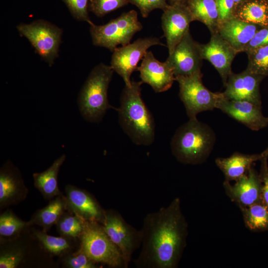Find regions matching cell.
I'll return each mask as SVG.
<instances>
[{
	"mask_svg": "<svg viewBox=\"0 0 268 268\" xmlns=\"http://www.w3.org/2000/svg\"><path fill=\"white\" fill-rule=\"evenodd\" d=\"M215 141L213 131L196 118L189 119L176 131L171 142L173 155L179 162L197 164L210 154Z\"/></svg>",
	"mask_w": 268,
	"mask_h": 268,
	"instance_id": "3957f363",
	"label": "cell"
},
{
	"mask_svg": "<svg viewBox=\"0 0 268 268\" xmlns=\"http://www.w3.org/2000/svg\"><path fill=\"white\" fill-rule=\"evenodd\" d=\"M34 235L43 248L54 255H65L69 253L73 248L72 239L63 236L49 235L43 230L35 231Z\"/></svg>",
	"mask_w": 268,
	"mask_h": 268,
	"instance_id": "484cf974",
	"label": "cell"
},
{
	"mask_svg": "<svg viewBox=\"0 0 268 268\" xmlns=\"http://www.w3.org/2000/svg\"><path fill=\"white\" fill-rule=\"evenodd\" d=\"M193 20L186 4H169L163 11L161 17L162 28L166 40L169 55L189 31L190 24Z\"/></svg>",
	"mask_w": 268,
	"mask_h": 268,
	"instance_id": "8fae6325",
	"label": "cell"
},
{
	"mask_svg": "<svg viewBox=\"0 0 268 268\" xmlns=\"http://www.w3.org/2000/svg\"><path fill=\"white\" fill-rule=\"evenodd\" d=\"M63 264L69 268H99L98 264L93 262L80 247L77 251L65 255Z\"/></svg>",
	"mask_w": 268,
	"mask_h": 268,
	"instance_id": "1f68e13d",
	"label": "cell"
},
{
	"mask_svg": "<svg viewBox=\"0 0 268 268\" xmlns=\"http://www.w3.org/2000/svg\"><path fill=\"white\" fill-rule=\"evenodd\" d=\"M19 169L10 161L5 162L0 170V207L3 208L18 203L27 195Z\"/></svg>",
	"mask_w": 268,
	"mask_h": 268,
	"instance_id": "d6986e66",
	"label": "cell"
},
{
	"mask_svg": "<svg viewBox=\"0 0 268 268\" xmlns=\"http://www.w3.org/2000/svg\"><path fill=\"white\" fill-rule=\"evenodd\" d=\"M72 17L80 21L93 22L89 16L90 0H62Z\"/></svg>",
	"mask_w": 268,
	"mask_h": 268,
	"instance_id": "d6a6232c",
	"label": "cell"
},
{
	"mask_svg": "<svg viewBox=\"0 0 268 268\" xmlns=\"http://www.w3.org/2000/svg\"><path fill=\"white\" fill-rule=\"evenodd\" d=\"M186 5L193 18L204 23L211 32L218 27V12L215 0H187Z\"/></svg>",
	"mask_w": 268,
	"mask_h": 268,
	"instance_id": "cb8c5ba5",
	"label": "cell"
},
{
	"mask_svg": "<svg viewBox=\"0 0 268 268\" xmlns=\"http://www.w3.org/2000/svg\"><path fill=\"white\" fill-rule=\"evenodd\" d=\"M164 46L157 37L139 38L132 43L118 47L111 57V67L123 79L125 85L132 84L131 76L137 69V64L142 60L148 49L153 46Z\"/></svg>",
	"mask_w": 268,
	"mask_h": 268,
	"instance_id": "30bf717a",
	"label": "cell"
},
{
	"mask_svg": "<svg viewBox=\"0 0 268 268\" xmlns=\"http://www.w3.org/2000/svg\"><path fill=\"white\" fill-rule=\"evenodd\" d=\"M65 193L67 210L85 220L103 223L106 210L90 193L69 184L65 187Z\"/></svg>",
	"mask_w": 268,
	"mask_h": 268,
	"instance_id": "e0dca14e",
	"label": "cell"
},
{
	"mask_svg": "<svg viewBox=\"0 0 268 268\" xmlns=\"http://www.w3.org/2000/svg\"><path fill=\"white\" fill-rule=\"evenodd\" d=\"M89 25L93 44L112 52L119 45L124 46L130 43L134 34L142 29L134 10L124 12L105 24L97 25L92 23Z\"/></svg>",
	"mask_w": 268,
	"mask_h": 268,
	"instance_id": "5b68a950",
	"label": "cell"
},
{
	"mask_svg": "<svg viewBox=\"0 0 268 268\" xmlns=\"http://www.w3.org/2000/svg\"><path fill=\"white\" fill-rule=\"evenodd\" d=\"M170 4L176 3H184L186 4L187 0H169Z\"/></svg>",
	"mask_w": 268,
	"mask_h": 268,
	"instance_id": "f35d334b",
	"label": "cell"
},
{
	"mask_svg": "<svg viewBox=\"0 0 268 268\" xmlns=\"http://www.w3.org/2000/svg\"><path fill=\"white\" fill-rule=\"evenodd\" d=\"M268 157L261 159V166L260 176L262 183V201L268 207Z\"/></svg>",
	"mask_w": 268,
	"mask_h": 268,
	"instance_id": "8d00e7d4",
	"label": "cell"
},
{
	"mask_svg": "<svg viewBox=\"0 0 268 268\" xmlns=\"http://www.w3.org/2000/svg\"><path fill=\"white\" fill-rule=\"evenodd\" d=\"M217 108L253 131H259L268 125L262 106L245 100H228L224 97L218 103Z\"/></svg>",
	"mask_w": 268,
	"mask_h": 268,
	"instance_id": "9a60e30c",
	"label": "cell"
},
{
	"mask_svg": "<svg viewBox=\"0 0 268 268\" xmlns=\"http://www.w3.org/2000/svg\"><path fill=\"white\" fill-rule=\"evenodd\" d=\"M239 18L246 22L262 26L268 25V9L267 5L258 1L245 4L239 10Z\"/></svg>",
	"mask_w": 268,
	"mask_h": 268,
	"instance_id": "f1b7e54d",
	"label": "cell"
},
{
	"mask_svg": "<svg viewBox=\"0 0 268 268\" xmlns=\"http://www.w3.org/2000/svg\"><path fill=\"white\" fill-rule=\"evenodd\" d=\"M24 253L20 249H13L2 251L0 255V268H15L22 262Z\"/></svg>",
	"mask_w": 268,
	"mask_h": 268,
	"instance_id": "e575fe53",
	"label": "cell"
},
{
	"mask_svg": "<svg viewBox=\"0 0 268 268\" xmlns=\"http://www.w3.org/2000/svg\"><path fill=\"white\" fill-rule=\"evenodd\" d=\"M243 0H234L235 5H237V4L240 3Z\"/></svg>",
	"mask_w": 268,
	"mask_h": 268,
	"instance_id": "60d3db41",
	"label": "cell"
},
{
	"mask_svg": "<svg viewBox=\"0 0 268 268\" xmlns=\"http://www.w3.org/2000/svg\"><path fill=\"white\" fill-rule=\"evenodd\" d=\"M218 12V26L234 17V0H215Z\"/></svg>",
	"mask_w": 268,
	"mask_h": 268,
	"instance_id": "d590c367",
	"label": "cell"
},
{
	"mask_svg": "<svg viewBox=\"0 0 268 268\" xmlns=\"http://www.w3.org/2000/svg\"><path fill=\"white\" fill-rule=\"evenodd\" d=\"M200 70L189 76L175 78L179 85V97L189 119L196 118L201 112L217 108L218 103L224 97L222 93H214L206 88Z\"/></svg>",
	"mask_w": 268,
	"mask_h": 268,
	"instance_id": "ba28073f",
	"label": "cell"
},
{
	"mask_svg": "<svg viewBox=\"0 0 268 268\" xmlns=\"http://www.w3.org/2000/svg\"><path fill=\"white\" fill-rule=\"evenodd\" d=\"M219 35L237 52L245 50L257 28L255 24L233 17L218 26Z\"/></svg>",
	"mask_w": 268,
	"mask_h": 268,
	"instance_id": "ffe728a7",
	"label": "cell"
},
{
	"mask_svg": "<svg viewBox=\"0 0 268 268\" xmlns=\"http://www.w3.org/2000/svg\"><path fill=\"white\" fill-rule=\"evenodd\" d=\"M266 45H268V28L257 31L245 48V50L249 51Z\"/></svg>",
	"mask_w": 268,
	"mask_h": 268,
	"instance_id": "74e56055",
	"label": "cell"
},
{
	"mask_svg": "<svg viewBox=\"0 0 268 268\" xmlns=\"http://www.w3.org/2000/svg\"><path fill=\"white\" fill-rule=\"evenodd\" d=\"M142 83L133 80L131 86L125 85L117 111L120 126L132 141L148 146L154 141L155 127L154 119L141 98Z\"/></svg>",
	"mask_w": 268,
	"mask_h": 268,
	"instance_id": "7a4b0ae2",
	"label": "cell"
},
{
	"mask_svg": "<svg viewBox=\"0 0 268 268\" xmlns=\"http://www.w3.org/2000/svg\"><path fill=\"white\" fill-rule=\"evenodd\" d=\"M201 59L199 44L194 41L188 31L166 62L176 78L189 76L200 71Z\"/></svg>",
	"mask_w": 268,
	"mask_h": 268,
	"instance_id": "7c38bea8",
	"label": "cell"
},
{
	"mask_svg": "<svg viewBox=\"0 0 268 268\" xmlns=\"http://www.w3.org/2000/svg\"><path fill=\"white\" fill-rule=\"evenodd\" d=\"M264 157H268V147L262 153Z\"/></svg>",
	"mask_w": 268,
	"mask_h": 268,
	"instance_id": "ab89813d",
	"label": "cell"
},
{
	"mask_svg": "<svg viewBox=\"0 0 268 268\" xmlns=\"http://www.w3.org/2000/svg\"><path fill=\"white\" fill-rule=\"evenodd\" d=\"M202 59L209 61L220 75L225 85L231 72V64L238 53L218 33H213L209 42L199 44Z\"/></svg>",
	"mask_w": 268,
	"mask_h": 268,
	"instance_id": "5bb4252c",
	"label": "cell"
},
{
	"mask_svg": "<svg viewBox=\"0 0 268 268\" xmlns=\"http://www.w3.org/2000/svg\"><path fill=\"white\" fill-rule=\"evenodd\" d=\"M250 63L248 69L263 75L268 72V45L262 46L249 51Z\"/></svg>",
	"mask_w": 268,
	"mask_h": 268,
	"instance_id": "f546056e",
	"label": "cell"
},
{
	"mask_svg": "<svg viewBox=\"0 0 268 268\" xmlns=\"http://www.w3.org/2000/svg\"><path fill=\"white\" fill-rule=\"evenodd\" d=\"M263 157L262 153L245 154L235 152L228 157L216 158L215 163L223 172L225 181H236L246 174L256 161Z\"/></svg>",
	"mask_w": 268,
	"mask_h": 268,
	"instance_id": "44dd1931",
	"label": "cell"
},
{
	"mask_svg": "<svg viewBox=\"0 0 268 268\" xmlns=\"http://www.w3.org/2000/svg\"><path fill=\"white\" fill-rule=\"evenodd\" d=\"M223 187L228 197L240 209L262 201V181L253 167L234 185L225 181Z\"/></svg>",
	"mask_w": 268,
	"mask_h": 268,
	"instance_id": "4fadbf2b",
	"label": "cell"
},
{
	"mask_svg": "<svg viewBox=\"0 0 268 268\" xmlns=\"http://www.w3.org/2000/svg\"><path fill=\"white\" fill-rule=\"evenodd\" d=\"M137 70L139 71L141 81L149 84L156 93L168 90L176 80L167 62L157 60L150 51H147Z\"/></svg>",
	"mask_w": 268,
	"mask_h": 268,
	"instance_id": "ac0fdd59",
	"label": "cell"
},
{
	"mask_svg": "<svg viewBox=\"0 0 268 268\" xmlns=\"http://www.w3.org/2000/svg\"><path fill=\"white\" fill-rule=\"evenodd\" d=\"M80 247L95 263L114 268H126L122 255L105 232L102 224L85 220Z\"/></svg>",
	"mask_w": 268,
	"mask_h": 268,
	"instance_id": "8992f818",
	"label": "cell"
},
{
	"mask_svg": "<svg viewBox=\"0 0 268 268\" xmlns=\"http://www.w3.org/2000/svg\"><path fill=\"white\" fill-rule=\"evenodd\" d=\"M67 210L66 198L62 194L50 200L46 206L35 212L29 221L31 225H38L47 232Z\"/></svg>",
	"mask_w": 268,
	"mask_h": 268,
	"instance_id": "603a6c76",
	"label": "cell"
},
{
	"mask_svg": "<svg viewBox=\"0 0 268 268\" xmlns=\"http://www.w3.org/2000/svg\"><path fill=\"white\" fill-rule=\"evenodd\" d=\"M240 209L249 229L257 232L268 230V207L262 201Z\"/></svg>",
	"mask_w": 268,
	"mask_h": 268,
	"instance_id": "d4e9b609",
	"label": "cell"
},
{
	"mask_svg": "<svg viewBox=\"0 0 268 268\" xmlns=\"http://www.w3.org/2000/svg\"><path fill=\"white\" fill-rule=\"evenodd\" d=\"M129 3V0H90L89 11L101 17Z\"/></svg>",
	"mask_w": 268,
	"mask_h": 268,
	"instance_id": "4dcf8cb0",
	"label": "cell"
},
{
	"mask_svg": "<svg viewBox=\"0 0 268 268\" xmlns=\"http://www.w3.org/2000/svg\"><path fill=\"white\" fill-rule=\"evenodd\" d=\"M137 268H176L186 246L188 223L176 198L144 218Z\"/></svg>",
	"mask_w": 268,
	"mask_h": 268,
	"instance_id": "6da1fadb",
	"label": "cell"
},
{
	"mask_svg": "<svg viewBox=\"0 0 268 268\" xmlns=\"http://www.w3.org/2000/svg\"><path fill=\"white\" fill-rule=\"evenodd\" d=\"M262 75L249 69L241 73H231L225 84V90L222 92L228 100H245L262 106L259 86Z\"/></svg>",
	"mask_w": 268,
	"mask_h": 268,
	"instance_id": "2e32d148",
	"label": "cell"
},
{
	"mask_svg": "<svg viewBox=\"0 0 268 268\" xmlns=\"http://www.w3.org/2000/svg\"><path fill=\"white\" fill-rule=\"evenodd\" d=\"M114 71L111 66L101 63L87 77L77 99L81 115L86 121L100 122L108 109L115 108L108 99V89Z\"/></svg>",
	"mask_w": 268,
	"mask_h": 268,
	"instance_id": "277c9868",
	"label": "cell"
},
{
	"mask_svg": "<svg viewBox=\"0 0 268 268\" xmlns=\"http://www.w3.org/2000/svg\"><path fill=\"white\" fill-rule=\"evenodd\" d=\"M66 158V155L63 154L44 171L33 174L34 186L45 199L51 200L62 194L59 188L58 177Z\"/></svg>",
	"mask_w": 268,
	"mask_h": 268,
	"instance_id": "7402d4cb",
	"label": "cell"
},
{
	"mask_svg": "<svg viewBox=\"0 0 268 268\" xmlns=\"http://www.w3.org/2000/svg\"><path fill=\"white\" fill-rule=\"evenodd\" d=\"M21 36L25 37L40 57L52 66L59 56L63 30L53 23L37 19L16 26Z\"/></svg>",
	"mask_w": 268,
	"mask_h": 268,
	"instance_id": "52a82bcc",
	"label": "cell"
},
{
	"mask_svg": "<svg viewBox=\"0 0 268 268\" xmlns=\"http://www.w3.org/2000/svg\"><path fill=\"white\" fill-rule=\"evenodd\" d=\"M130 3L135 5L139 10L142 16L147 17L154 9H160L164 11L169 4L166 0H129Z\"/></svg>",
	"mask_w": 268,
	"mask_h": 268,
	"instance_id": "836d02e7",
	"label": "cell"
},
{
	"mask_svg": "<svg viewBox=\"0 0 268 268\" xmlns=\"http://www.w3.org/2000/svg\"><path fill=\"white\" fill-rule=\"evenodd\" d=\"M84 219L67 210L56 224L61 236L70 239H79L83 231Z\"/></svg>",
	"mask_w": 268,
	"mask_h": 268,
	"instance_id": "4316f807",
	"label": "cell"
},
{
	"mask_svg": "<svg viewBox=\"0 0 268 268\" xmlns=\"http://www.w3.org/2000/svg\"><path fill=\"white\" fill-rule=\"evenodd\" d=\"M31 226L29 221L18 217L12 211L7 210L0 215V240H9L17 237L27 227Z\"/></svg>",
	"mask_w": 268,
	"mask_h": 268,
	"instance_id": "83f0119b",
	"label": "cell"
},
{
	"mask_svg": "<svg viewBox=\"0 0 268 268\" xmlns=\"http://www.w3.org/2000/svg\"><path fill=\"white\" fill-rule=\"evenodd\" d=\"M104 229L124 258L126 268L131 261L134 252L141 245L142 232L129 224L117 210H105Z\"/></svg>",
	"mask_w": 268,
	"mask_h": 268,
	"instance_id": "9c48e42d",
	"label": "cell"
}]
</instances>
